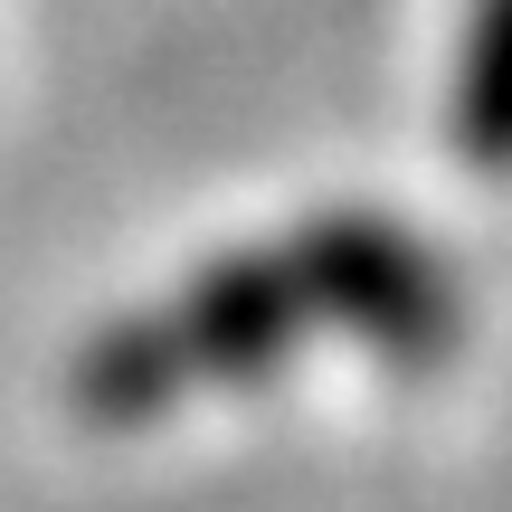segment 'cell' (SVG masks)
Wrapping results in <instances>:
<instances>
[{
    "mask_svg": "<svg viewBox=\"0 0 512 512\" xmlns=\"http://www.w3.org/2000/svg\"><path fill=\"white\" fill-rule=\"evenodd\" d=\"M446 133L475 171H512V0H465L456 67H446Z\"/></svg>",
    "mask_w": 512,
    "mask_h": 512,
    "instance_id": "obj_1",
    "label": "cell"
}]
</instances>
